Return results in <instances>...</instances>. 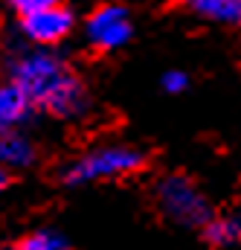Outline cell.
<instances>
[{
	"mask_svg": "<svg viewBox=\"0 0 241 250\" xmlns=\"http://www.w3.org/2000/svg\"><path fill=\"white\" fill-rule=\"evenodd\" d=\"M145 166V154L128 146H108V148H96L87 151L84 157H79L76 163H70V169L64 172V181L70 187L79 184H93V181H114L134 175Z\"/></svg>",
	"mask_w": 241,
	"mask_h": 250,
	"instance_id": "7a4b0ae2",
	"label": "cell"
},
{
	"mask_svg": "<svg viewBox=\"0 0 241 250\" xmlns=\"http://www.w3.org/2000/svg\"><path fill=\"white\" fill-rule=\"evenodd\" d=\"M32 108H35V105L29 102V96H26L15 82L3 84V87H0V134L15 131L18 125L29 117Z\"/></svg>",
	"mask_w": 241,
	"mask_h": 250,
	"instance_id": "8992f818",
	"label": "cell"
},
{
	"mask_svg": "<svg viewBox=\"0 0 241 250\" xmlns=\"http://www.w3.org/2000/svg\"><path fill=\"white\" fill-rule=\"evenodd\" d=\"M183 9L218 21V23H230V26H241V0H178Z\"/></svg>",
	"mask_w": 241,
	"mask_h": 250,
	"instance_id": "52a82bcc",
	"label": "cell"
},
{
	"mask_svg": "<svg viewBox=\"0 0 241 250\" xmlns=\"http://www.w3.org/2000/svg\"><path fill=\"white\" fill-rule=\"evenodd\" d=\"M163 87H166L169 93H178V90L186 87V76L178 73V70H175V73H166V76H163Z\"/></svg>",
	"mask_w": 241,
	"mask_h": 250,
	"instance_id": "7c38bea8",
	"label": "cell"
},
{
	"mask_svg": "<svg viewBox=\"0 0 241 250\" xmlns=\"http://www.w3.org/2000/svg\"><path fill=\"white\" fill-rule=\"evenodd\" d=\"M12 3V9L20 15V18H26V15H35V12H41V9H47V6H56L59 0H9Z\"/></svg>",
	"mask_w": 241,
	"mask_h": 250,
	"instance_id": "8fae6325",
	"label": "cell"
},
{
	"mask_svg": "<svg viewBox=\"0 0 241 250\" xmlns=\"http://www.w3.org/2000/svg\"><path fill=\"white\" fill-rule=\"evenodd\" d=\"M87 38L99 50H117L131 38V18L120 3H105L87 18Z\"/></svg>",
	"mask_w": 241,
	"mask_h": 250,
	"instance_id": "277c9868",
	"label": "cell"
},
{
	"mask_svg": "<svg viewBox=\"0 0 241 250\" xmlns=\"http://www.w3.org/2000/svg\"><path fill=\"white\" fill-rule=\"evenodd\" d=\"M15 250H67V248H64V242H61L56 233L41 230V233H32V236L20 239L15 245Z\"/></svg>",
	"mask_w": 241,
	"mask_h": 250,
	"instance_id": "30bf717a",
	"label": "cell"
},
{
	"mask_svg": "<svg viewBox=\"0 0 241 250\" xmlns=\"http://www.w3.org/2000/svg\"><path fill=\"white\" fill-rule=\"evenodd\" d=\"M203 239L212 248H230L241 242V212H227L203 224Z\"/></svg>",
	"mask_w": 241,
	"mask_h": 250,
	"instance_id": "9c48e42d",
	"label": "cell"
},
{
	"mask_svg": "<svg viewBox=\"0 0 241 250\" xmlns=\"http://www.w3.org/2000/svg\"><path fill=\"white\" fill-rule=\"evenodd\" d=\"M157 204L163 215H169L172 221H178L183 227H203L212 218L206 198L195 187V181H189L186 175L163 178L157 184Z\"/></svg>",
	"mask_w": 241,
	"mask_h": 250,
	"instance_id": "3957f363",
	"label": "cell"
},
{
	"mask_svg": "<svg viewBox=\"0 0 241 250\" xmlns=\"http://www.w3.org/2000/svg\"><path fill=\"white\" fill-rule=\"evenodd\" d=\"M6 184H9V175H6V169H3V166H0V192H3V189H6Z\"/></svg>",
	"mask_w": 241,
	"mask_h": 250,
	"instance_id": "4fadbf2b",
	"label": "cell"
},
{
	"mask_svg": "<svg viewBox=\"0 0 241 250\" xmlns=\"http://www.w3.org/2000/svg\"><path fill=\"white\" fill-rule=\"evenodd\" d=\"M73 26H76V18L61 3L47 6L35 15H26L20 21V29L32 44H59L61 38H67L73 32Z\"/></svg>",
	"mask_w": 241,
	"mask_h": 250,
	"instance_id": "5b68a950",
	"label": "cell"
},
{
	"mask_svg": "<svg viewBox=\"0 0 241 250\" xmlns=\"http://www.w3.org/2000/svg\"><path fill=\"white\" fill-rule=\"evenodd\" d=\"M12 82L29 102L53 117H76L84 111V84L73 67L47 50L23 53L12 64Z\"/></svg>",
	"mask_w": 241,
	"mask_h": 250,
	"instance_id": "6da1fadb",
	"label": "cell"
},
{
	"mask_svg": "<svg viewBox=\"0 0 241 250\" xmlns=\"http://www.w3.org/2000/svg\"><path fill=\"white\" fill-rule=\"evenodd\" d=\"M32 160H35V146L23 134L18 131L0 134V166L3 169H26Z\"/></svg>",
	"mask_w": 241,
	"mask_h": 250,
	"instance_id": "ba28073f",
	"label": "cell"
}]
</instances>
